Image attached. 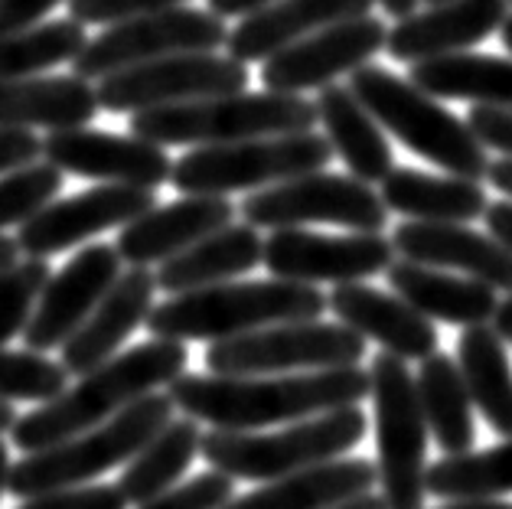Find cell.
<instances>
[{"mask_svg":"<svg viewBox=\"0 0 512 509\" xmlns=\"http://www.w3.org/2000/svg\"><path fill=\"white\" fill-rule=\"evenodd\" d=\"M268 4H274V0H209V10L222 20H235V17L242 20Z\"/></svg>","mask_w":512,"mask_h":509,"instance_id":"7dc6e473","label":"cell"},{"mask_svg":"<svg viewBox=\"0 0 512 509\" xmlns=\"http://www.w3.org/2000/svg\"><path fill=\"white\" fill-rule=\"evenodd\" d=\"M421 4H431L434 7V4H444V0H421Z\"/></svg>","mask_w":512,"mask_h":509,"instance_id":"680465c9","label":"cell"},{"mask_svg":"<svg viewBox=\"0 0 512 509\" xmlns=\"http://www.w3.org/2000/svg\"><path fill=\"white\" fill-rule=\"evenodd\" d=\"M346 89L382 124V131H389L408 151L431 160L454 177H486L490 157H486V147L477 141V134L467 128V121L451 115L434 95L421 92L411 79L395 76L382 66H359L356 72H349Z\"/></svg>","mask_w":512,"mask_h":509,"instance_id":"277c9868","label":"cell"},{"mask_svg":"<svg viewBox=\"0 0 512 509\" xmlns=\"http://www.w3.org/2000/svg\"><path fill=\"white\" fill-rule=\"evenodd\" d=\"M506 17L509 0H444L424 14L398 20L385 36V53L398 62L467 53L503 27Z\"/></svg>","mask_w":512,"mask_h":509,"instance_id":"44dd1931","label":"cell"},{"mask_svg":"<svg viewBox=\"0 0 512 509\" xmlns=\"http://www.w3.org/2000/svg\"><path fill=\"white\" fill-rule=\"evenodd\" d=\"M157 278L147 268H128L118 281L111 284L108 294L95 304V310L85 317V324L59 346L62 350V369L69 376H85L95 366L108 363L124 340L137 327L147 324V314L154 310Z\"/></svg>","mask_w":512,"mask_h":509,"instance_id":"ffe728a7","label":"cell"},{"mask_svg":"<svg viewBox=\"0 0 512 509\" xmlns=\"http://www.w3.org/2000/svg\"><path fill=\"white\" fill-rule=\"evenodd\" d=\"M186 363H190L186 343L160 337L137 343L128 353H115L108 363L79 376L72 389L17 418L10 438L23 454L53 448L59 441L105 425L144 395L170 386L186 372Z\"/></svg>","mask_w":512,"mask_h":509,"instance_id":"7a4b0ae2","label":"cell"},{"mask_svg":"<svg viewBox=\"0 0 512 509\" xmlns=\"http://www.w3.org/2000/svg\"><path fill=\"white\" fill-rule=\"evenodd\" d=\"M392 248L405 262L454 268L486 288L512 294V252L467 222H402L392 232Z\"/></svg>","mask_w":512,"mask_h":509,"instance_id":"d6986e66","label":"cell"},{"mask_svg":"<svg viewBox=\"0 0 512 509\" xmlns=\"http://www.w3.org/2000/svg\"><path fill=\"white\" fill-rule=\"evenodd\" d=\"M415 386L424 425L441 454H467L477 441V425H473V402L457 359L447 353H431L428 359H421Z\"/></svg>","mask_w":512,"mask_h":509,"instance_id":"1f68e13d","label":"cell"},{"mask_svg":"<svg viewBox=\"0 0 512 509\" xmlns=\"http://www.w3.org/2000/svg\"><path fill=\"white\" fill-rule=\"evenodd\" d=\"M392 239L382 232L320 235L307 229H274L265 239V265L274 278L297 284H356L382 275L395 262Z\"/></svg>","mask_w":512,"mask_h":509,"instance_id":"5bb4252c","label":"cell"},{"mask_svg":"<svg viewBox=\"0 0 512 509\" xmlns=\"http://www.w3.org/2000/svg\"><path fill=\"white\" fill-rule=\"evenodd\" d=\"M20 258V248H17V239H10V235L0 232V271L10 268Z\"/></svg>","mask_w":512,"mask_h":509,"instance_id":"db71d44e","label":"cell"},{"mask_svg":"<svg viewBox=\"0 0 512 509\" xmlns=\"http://www.w3.org/2000/svg\"><path fill=\"white\" fill-rule=\"evenodd\" d=\"M85 43H89L85 27L72 17L0 33V79H33L62 62H72Z\"/></svg>","mask_w":512,"mask_h":509,"instance_id":"d590c367","label":"cell"},{"mask_svg":"<svg viewBox=\"0 0 512 509\" xmlns=\"http://www.w3.org/2000/svg\"><path fill=\"white\" fill-rule=\"evenodd\" d=\"M265 258V242L248 222H229L226 229L206 235L196 245L183 248L180 255L157 265V288L167 294H186L212 284L235 281L248 275Z\"/></svg>","mask_w":512,"mask_h":509,"instance_id":"484cf974","label":"cell"},{"mask_svg":"<svg viewBox=\"0 0 512 509\" xmlns=\"http://www.w3.org/2000/svg\"><path fill=\"white\" fill-rule=\"evenodd\" d=\"M317 121L327 131L333 157L349 167V177L362 183H382L395 170L392 144L382 124L359 105V98L343 85H327L317 95Z\"/></svg>","mask_w":512,"mask_h":509,"instance_id":"f1b7e54d","label":"cell"},{"mask_svg":"<svg viewBox=\"0 0 512 509\" xmlns=\"http://www.w3.org/2000/svg\"><path fill=\"white\" fill-rule=\"evenodd\" d=\"M424 490L441 500L512 493V438L486 451L447 454L424 470Z\"/></svg>","mask_w":512,"mask_h":509,"instance_id":"e575fe53","label":"cell"},{"mask_svg":"<svg viewBox=\"0 0 512 509\" xmlns=\"http://www.w3.org/2000/svg\"><path fill=\"white\" fill-rule=\"evenodd\" d=\"M49 278H53V268L46 258H17L14 265L0 271V346L20 337L23 327L30 324Z\"/></svg>","mask_w":512,"mask_h":509,"instance_id":"74e56055","label":"cell"},{"mask_svg":"<svg viewBox=\"0 0 512 509\" xmlns=\"http://www.w3.org/2000/svg\"><path fill=\"white\" fill-rule=\"evenodd\" d=\"M499 36H503V46L512 53V14L503 20V27H499Z\"/></svg>","mask_w":512,"mask_h":509,"instance_id":"6f0895ef","label":"cell"},{"mask_svg":"<svg viewBox=\"0 0 512 509\" xmlns=\"http://www.w3.org/2000/svg\"><path fill=\"white\" fill-rule=\"evenodd\" d=\"M157 206V190L141 186L102 183L92 190L53 200L43 206L33 219H27L17 232V248L27 258H49L79 242H89L92 235L108 229H124L147 209Z\"/></svg>","mask_w":512,"mask_h":509,"instance_id":"2e32d148","label":"cell"},{"mask_svg":"<svg viewBox=\"0 0 512 509\" xmlns=\"http://www.w3.org/2000/svg\"><path fill=\"white\" fill-rule=\"evenodd\" d=\"M121 275V255L115 245H85L66 268L46 281L30 324L23 327V343L33 353H49L76 333L95 304L108 294Z\"/></svg>","mask_w":512,"mask_h":509,"instance_id":"ac0fdd59","label":"cell"},{"mask_svg":"<svg viewBox=\"0 0 512 509\" xmlns=\"http://www.w3.org/2000/svg\"><path fill=\"white\" fill-rule=\"evenodd\" d=\"M330 509H389L385 506V500L382 496H376V493H359V496H349V500H343V503H336V506H330Z\"/></svg>","mask_w":512,"mask_h":509,"instance_id":"816d5d0a","label":"cell"},{"mask_svg":"<svg viewBox=\"0 0 512 509\" xmlns=\"http://www.w3.org/2000/svg\"><path fill=\"white\" fill-rule=\"evenodd\" d=\"M376 483V464L362 457H336V461L271 480L245 496H232L222 509H330L349 496L369 493Z\"/></svg>","mask_w":512,"mask_h":509,"instance_id":"4316f807","label":"cell"},{"mask_svg":"<svg viewBox=\"0 0 512 509\" xmlns=\"http://www.w3.org/2000/svg\"><path fill=\"white\" fill-rule=\"evenodd\" d=\"M17 509H128V500L121 496L118 483H82L30 496Z\"/></svg>","mask_w":512,"mask_h":509,"instance_id":"60d3db41","label":"cell"},{"mask_svg":"<svg viewBox=\"0 0 512 509\" xmlns=\"http://www.w3.org/2000/svg\"><path fill=\"white\" fill-rule=\"evenodd\" d=\"M43 157V141L30 128H0V177Z\"/></svg>","mask_w":512,"mask_h":509,"instance_id":"ee69618b","label":"cell"},{"mask_svg":"<svg viewBox=\"0 0 512 509\" xmlns=\"http://www.w3.org/2000/svg\"><path fill=\"white\" fill-rule=\"evenodd\" d=\"M486 229H490V235L496 242H503L509 252H512V203H493L486 206Z\"/></svg>","mask_w":512,"mask_h":509,"instance_id":"bcb514c9","label":"cell"},{"mask_svg":"<svg viewBox=\"0 0 512 509\" xmlns=\"http://www.w3.org/2000/svg\"><path fill=\"white\" fill-rule=\"evenodd\" d=\"M69 372L46 353L0 346V402L43 405L66 392Z\"/></svg>","mask_w":512,"mask_h":509,"instance_id":"8d00e7d4","label":"cell"},{"mask_svg":"<svg viewBox=\"0 0 512 509\" xmlns=\"http://www.w3.org/2000/svg\"><path fill=\"white\" fill-rule=\"evenodd\" d=\"M317 105L304 95L284 92H239L219 98H199L164 108H147L131 115V134L157 147L170 144H235L252 138L314 131Z\"/></svg>","mask_w":512,"mask_h":509,"instance_id":"5b68a950","label":"cell"},{"mask_svg":"<svg viewBox=\"0 0 512 509\" xmlns=\"http://www.w3.org/2000/svg\"><path fill=\"white\" fill-rule=\"evenodd\" d=\"M366 340L343 324L294 320L261 327L242 337L209 343L206 369L212 376H281V372H317L359 366Z\"/></svg>","mask_w":512,"mask_h":509,"instance_id":"30bf717a","label":"cell"},{"mask_svg":"<svg viewBox=\"0 0 512 509\" xmlns=\"http://www.w3.org/2000/svg\"><path fill=\"white\" fill-rule=\"evenodd\" d=\"M376 4H382V10L389 14L392 20H405L411 14H418L421 0H376Z\"/></svg>","mask_w":512,"mask_h":509,"instance_id":"f5cc1de1","label":"cell"},{"mask_svg":"<svg viewBox=\"0 0 512 509\" xmlns=\"http://www.w3.org/2000/svg\"><path fill=\"white\" fill-rule=\"evenodd\" d=\"M252 229H304L310 222H327L353 232H382L389 226V209L369 183L343 173H304L287 183L252 193L239 206Z\"/></svg>","mask_w":512,"mask_h":509,"instance_id":"7c38bea8","label":"cell"},{"mask_svg":"<svg viewBox=\"0 0 512 509\" xmlns=\"http://www.w3.org/2000/svg\"><path fill=\"white\" fill-rule=\"evenodd\" d=\"M467 128L477 134V141L486 147V151L512 157V111L486 108V105H470Z\"/></svg>","mask_w":512,"mask_h":509,"instance_id":"7bdbcfd3","label":"cell"},{"mask_svg":"<svg viewBox=\"0 0 512 509\" xmlns=\"http://www.w3.org/2000/svg\"><path fill=\"white\" fill-rule=\"evenodd\" d=\"M330 160L333 147L327 134H278V138L196 147L170 167V183L183 196H229L242 190H268L323 170Z\"/></svg>","mask_w":512,"mask_h":509,"instance_id":"ba28073f","label":"cell"},{"mask_svg":"<svg viewBox=\"0 0 512 509\" xmlns=\"http://www.w3.org/2000/svg\"><path fill=\"white\" fill-rule=\"evenodd\" d=\"M490 327L499 333V340L512 346V294H506V301L496 304V314L490 320Z\"/></svg>","mask_w":512,"mask_h":509,"instance_id":"681fc988","label":"cell"},{"mask_svg":"<svg viewBox=\"0 0 512 509\" xmlns=\"http://www.w3.org/2000/svg\"><path fill=\"white\" fill-rule=\"evenodd\" d=\"M437 509H512V503L496 500V496H473V500H447V506Z\"/></svg>","mask_w":512,"mask_h":509,"instance_id":"f907efd6","label":"cell"},{"mask_svg":"<svg viewBox=\"0 0 512 509\" xmlns=\"http://www.w3.org/2000/svg\"><path fill=\"white\" fill-rule=\"evenodd\" d=\"M43 157L62 173H76L85 180L141 186L160 190L170 183L173 160L164 147L141 141L134 134H111L95 128H62L43 138Z\"/></svg>","mask_w":512,"mask_h":509,"instance_id":"e0dca14e","label":"cell"},{"mask_svg":"<svg viewBox=\"0 0 512 509\" xmlns=\"http://www.w3.org/2000/svg\"><path fill=\"white\" fill-rule=\"evenodd\" d=\"M199 444H203L199 421L186 415L180 421H170L167 428H160L121 470L118 490L128 500V506H141L177 487L180 477L196 461Z\"/></svg>","mask_w":512,"mask_h":509,"instance_id":"836d02e7","label":"cell"},{"mask_svg":"<svg viewBox=\"0 0 512 509\" xmlns=\"http://www.w3.org/2000/svg\"><path fill=\"white\" fill-rule=\"evenodd\" d=\"M95 111L92 82L79 76L0 79V128H82Z\"/></svg>","mask_w":512,"mask_h":509,"instance_id":"83f0119b","label":"cell"},{"mask_svg":"<svg viewBox=\"0 0 512 509\" xmlns=\"http://www.w3.org/2000/svg\"><path fill=\"white\" fill-rule=\"evenodd\" d=\"M173 408L219 431H261L362 405L369 372L362 366L281 372V376H196L183 372L167 386Z\"/></svg>","mask_w":512,"mask_h":509,"instance_id":"6da1fadb","label":"cell"},{"mask_svg":"<svg viewBox=\"0 0 512 509\" xmlns=\"http://www.w3.org/2000/svg\"><path fill=\"white\" fill-rule=\"evenodd\" d=\"M327 294L297 281H222L212 288L173 294L147 314V330L160 340H206L219 343L261 327L320 320Z\"/></svg>","mask_w":512,"mask_h":509,"instance_id":"3957f363","label":"cell"},{"mask_svg":"<svg viewBox=\"0 0 512 509\" xmlns=\"http://www.w3.org/2000/svg\"><path fill=\"white\" fill-rule=\"evenodd\" d=\"M235 219V206L226 196H183L164 206L147 209L144 216L121 229L118 255L131 268L164 265L167 258L180 255L183 248L196 245L206 235L226 229Z\"/></svg>","mask_w":512,"mask_h":509,"instance_id":"7402d4cb","label":"cell"},{"mask_svg":"<svg viewBox=\"0 0 512 509\" xmlns=\"http://www.w3.org/2000/svg\"><path fill=\"white\" fill-rule=\"evenodd\" d=\"M385 36L389 27L372 14L333 23L261 62V85L284 95H301L310 89L320 92L382 53Z\"/></svg>","mask_w":512,"mask_h":509,"instance_id":"9a60e30c","label":"cell"},{"mask_svg":"<svg viewBox=\"0 0 512 509\" xmlns=\"http://www.w3.org/2000/svg\"><path fill=\"white\" fill-rule=\"evenodd\" d=\"M379 196L389 213L415 222H473L490 206L480 180H464L454 173L434 177L411 167H395L382 180Z\"/></svg>","mask_w":512,"mask_h":509,"instance_id":"f546056e","label":"cell"},{"mask_svg":"<svg viewBox=\"0 0 512 509\" xmlns=\"http://www.w3.org/2000/svg\"><path fill=\"white\" fill-rule=\"evenodd\" d=\"M10 464H14V461H10V451H7V444L0 441V496L7 493V477H10Z\"/></svg>","mask_w":512,"mask_h":509,"instance_id":"9f6ffc18","label":"cell"},{"mask_svg":"<svg viewBox=\"0 0 512 509\" xmlns=\"http://www.w3.org/2000/svg\"><path fill=\"white\" fill-rule=\"evenodd\" d=\"M226 20L212 10L173 7L157 14L131 17L105 27L102 36L89 40L72 59V76L85 82L115 76L121 69L144 66V62L186 56V53H216L226 46Z\"/></svg>","mask_w":512,"mask_h":509,"instance_id":"8fae6325","label":"cell"},{"mask_svg":"<svg viewBox=\"0 0 512 509\" xmlns=\"http://www.w3.org/2000/svg\"><path fill=\"white\" fill-rule=\"evenodd\" d=\"M17 425V408L14 402H0V434Z\"/></svg>","mask_w":512,"mask_h":509,"instance_id":"11a10c76","label":"cell"},{"mask_svg":"<svg viewBox=\"0 0 512 509\" xmlns=\"http://www.w3.org/2000/svg\"><path fill=\"white\" fill-rule=\"evenodd\" d=\"M59 4L66 0H0V33L36 27Z\"/></svg>","mask_w":512,"mask_h":509,"instance_id":"f6af8a7d","label":"cell"},{"mask_svg":"<svg viewBox=\"0 0 512 509\" xmlns=\"http://www.w3.org/2000/svg\"><path fill=\"white\" fill-rule=\"evenodd\" d=\"M327 310H333L343 327L356 330L362 340L379 343L385 353L398 359H428L437 353V327L421 317L398 294H385L372 284H336L327 297Z\"/></svg>","mask_w":512,"mask_h":509,"instance_id":"603a6c76","label":"cell"},{"mask_svg":"<svg viewBox=\"0 0 512 509\" xmlns=\"http://www.w3.org/2000/svg\"><path fill=\"white\" fill-rule=\"evenodd\" d=\"M62 190V170L53 164H30L0 177V232L7 226H23L43 206H49Z\"/></svg>","mask_w":512,"mask_h":509,"instance_id":"f35d334b","label":"cell"},{"mask_svg":"<svg viewBox=\"0 0 512 509\" xmlns=\"http://www.w3.org/2000/svg\"><path fill=\"white\" fill-rule=\"evenodd\" d=\"M173 7H186V0H69V17L79 20L82 27H89V23H108L111 27V23Z\"/></svg>","mask_w":512,"mask_h":509,"instance_id":"b9f144b4","label":"cell"},{"mask_svg":"<svg viewBox=\"0 0 512 509\" xmlns=\"http://www.w3.org/2000/svg\"><path fill=\"white\" fill-rule=\"evenodd\" d=\"M245 89V62L216 53H186L105 76L98 82L95 98L98 108L111 111V115H134V111L199 102V98L239 95Z\"/></svg>","mask_w":512,"mask_h":509,"instance_id":"4fadbf2b","label":"cell"},{"mask_svg":"<svg viewBox=\"0 0 512 509\" xmlns=\"http://www.w3.org/2000/svg\"><path fill=\"white\" fill-rule=\"evenodd\" d=\"M235 496V480L219 474V470H206L186 483H177L173 490L154 496V500L141 503L137 509H222Z\"/></svg>","mask_w":512,"mask_h":509,"instance_id":"ab89813d","label":"cell"},{"mask_svg":"<svg viewBox=\"0 0 512 509\" xmlns=\"http://www.w3.org/2000/svg\"><path fill=\"white\" fill-rule=\"evenodd\" d=\"M173 421V402L167 392H151L137 399L131 408H124L105 425L82 431L76 438L59 441L53 448L33 451L10 464L7 493L17 500H30L49 490L82 487L102 477L105 470L128 464L131 457L154 438L160 428Z\"/></svg>","mask_w":512,"mask_h":509,"instance_id":"52a82bcc","label":"cell"},{"mask_svg":"<svg viewBox=\"0 0 512 509\" xmlns=\"http://www.w3.org/2000/svg\"><path fill=\"white\" fill-rule=\"evenodd\" d=\"M509 4H512V0H509Z\"/></svg>","mask_w":512,"mask_h":509,"instance_id":"91938a15","label":"cell"},{"mask_svg":"<svg viewBox=\"0 0 512 509\" xmlns=\"http://www.w3.org/2000/svg\"><path fill=\"white\" fill-rule=\"evenodd\" d=\"M369 395L376 405L379 483L389 509H424V457H428V425H424L418 386L405 359L379 353L369 366Z\"/></svg>","mask_w":512,"mask_h":509,"instance_id":"9c48e42d","label":"cell"},{"mask_svg":"<svg viewBox=\"0 0 512 509\" xmlns=\"http://www.w3.org/2000/svg\"><path fill=\"white\" fill-rule=\"evenodd\" d=\"M457 369L464 376L470 402L490 421V428L512 438V366L506 343L490 324L467 327L457 340Z\"/></svg>","mask_w":512,"mask_h":509,"instance_id":"d6a6232c","label":"cell"},{"mask_svg":"<svg viewBox=\"0 0 512 509\" xmlns=\"http://www.w3.org/2000/svg\"><path fill=\"white\" fill-rule=\"evenodd\" d=\"M385 278L392 284V294L408 301L431 324L441 320V324H454L464 330L480 327L490 324L499 304L496 291L480 281L447 275L444 268H428L418 262H405V258L392 262Z\"/></svg>","mask_w":512,"mask_h":509,"instance_id":"d4e9b609","label":"cell"},{"mask_svg":"<svg viewBox=\"0 0 512 509\" xmlns=\"http://www.w3.org/2000/svg\"><path fill=\"white\" fill-rule=\"evenodd\" d=\"M366 438V412L359 405L291 421L284 431H219L203 434L199 454L212 470L232 480L271 483L297 470L336 461Z\"/></svg>","mask_w":512,"mask_h":509,"instance_id":"8992f818","label":"cell"},{"mask_svg":"<svg viewBox=\"0 0 512 509\" xmlns=\"http://www.w3.org/2000/svg\"><path fill=\"white\" fill-rule=\"evenodd\" d=\"M408 79L444 102H470L512 111V59L483 53H451L411 62Z\"/></svg>","mask_w":512,"mask_h":509,"instance_id":"4dcf8cb0","label":"cell"},{"mask_svg":"<svg viewBox=\"0 0 512 509\" xmlns=\"http://www.w3.org/2000/svg\"><path fill=\"white\" fill-rule=\"evenodd\" d=\"M486 180H490L503 196H509V203H512V157L493 160L490 170H486Z\"/></svg>","mask_w":512,"mask_h":509,"instance_id":"c3c4849f","label":"cell"},{"mask_svg":"<svg viewBox=\"0 0 512 509\" xmlns=\"http://www.w3.org/2000/svg\"><path fill=\"white\" fill-rule=\"evenodd\" d=\"M376 0H274V4L242 17L226 36V49L239 62H265L291 43L333 23L366 17Z\"/></svg>","mask_w":512,"mask_h":509,"instance_id":"cb8c5ba5","label":"cell"}]
</instances>
